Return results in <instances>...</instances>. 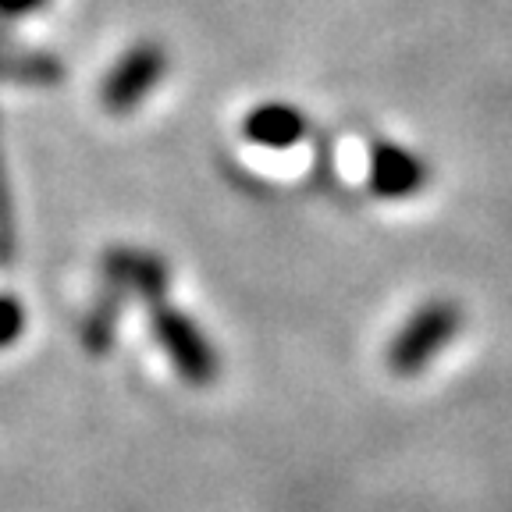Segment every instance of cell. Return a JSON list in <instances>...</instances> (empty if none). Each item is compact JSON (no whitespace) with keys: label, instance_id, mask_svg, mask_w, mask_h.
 I'll list each match as a JSON object with an SVG mask.
<instances>
[{"label":"cell","instance_id":"6da1fadb","mask_svg":"<svg viewBox=\"0 0 512 512\" xmlns=\"http://www.w3.org/2000/svg\"><path fill=\"white\" fill-rule=\"evenodd\" d=\"M459 331V310L448 303H431L409 320L402 335L395 338L392 352H388V363H392L395 374H416V370L431 363L445 342Z\"/></svg>","mask_w":512,"mask_h":512},{"label":"cell","instance_id":"7a4b0ae2","mask_svg":"<svg viewBox=\"0 0 512 512\" xmlns=\"http://www.w3.org/2000/svg\"><path fill=\"white\" fill-rule=\"evenodd\" d=\"M424 182V168L413 153L399 150V146H381L374 153V189L381 196H406V192L420 189Z\"/></svg>","mask_w":512,"mask_h":512},{"label":"cell","instance_id":"3957f363","mask_svg":"<svg viewBox=\"0 0 512 512\" xmlns=\"http://www.w3.org/2000/svg\"><path fill=\"white\" fill-rule=\"evenodd\" d=\"M249 128H253V136L260 139V143L281 146V143H288V139L296 136L299 121L292 118L288 111H264V114H256Z\"/></svg>","mask_w":512,"mask_h":512},{"label":"cell","instance_id":"277c9868","mask_svg":"<svg viewBox=\"0 0 512 512\" xmlns=\"http://www.w3.org/2000/svg\"><path fill=\"white\" fill-rule=\"evenodd\" d=\"M18 331V313H15V306H8V303H0V342H8L11 335Z\"/></svg>","mask_w":512,"mask_h":512}]
</instances>
